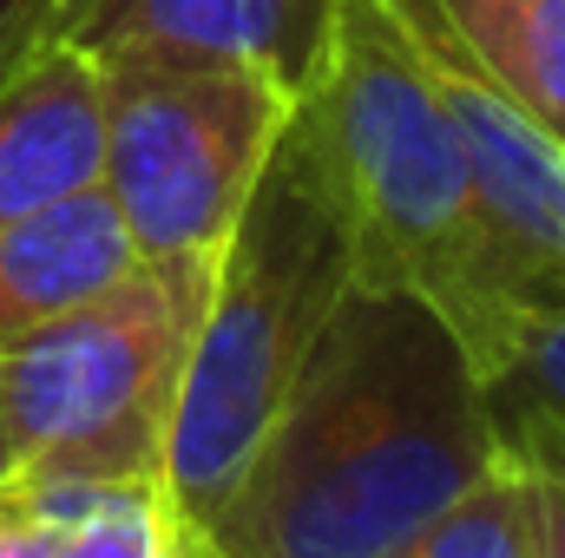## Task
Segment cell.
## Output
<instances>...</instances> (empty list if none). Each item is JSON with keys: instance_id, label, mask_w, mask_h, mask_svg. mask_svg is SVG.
I'll return each mask as SVG.
<instances>
[{"instance_id": "cell-1", "label": "cell", "mask_w": 565, "mask_h": 558, "mask_svg": "<svg viewBox=\"0 0 565 558\" xmlns=\"http://www.w3.org/2000/svg\"><path fill=\"white\" fill-rule=\"evenodd\" d=\"M500 453L487 375L454 322L415 289L349 282L204 533L217 558H395Z\"/></svg>"}, {"instance_id": "cell-2", "label": "cell", "mask_w": 565, "mask_h": 558, "mask_svg": "<svg viewBox=\"0 0 565 558\" xmlns=\"http://www.w3.org/2000/svg\"><path fill=\"white\" fill-rule=\"evenodd\" d=\"M289 144L349 237L355 282L427 296L473 368L520 309L553 302L487 217L460 126L395 0H329L296 79Z\"/></svg>"}, {"instance_id": "cell-3", "label": "cell", "mask_w": 565, "mask_h": 558, "mask_svg": "<svg viewBox=\"0 0 565 558\" xmlns=\"http://www.w3.org/2000/svg\"><path fill=\"white\" fill-rule=\"evenodd\" d=\"M349 282H355L349 237L329 197L316 191L302 151L282 132L250 204L237 211L217 250L178 382L171 440H164V486L198 526L244 480L250 453L282 415Z\"/></svg>"}, {"instance_id": "cell-4", "label": "cell", "mask_w": 565, "mask_h": 558, "mask_svg": "<svg viewBox=\"0 0 565 558\" xmlns=\"http://www.w3.org/2000/svg\"><path fill=\"white\" fill-rule=\"evenodd\" d=\"M211 270L132 264L93 302L7 342L0 415L13 440V466L79 473V480L164 473L178 382Z\"/></svg>"}, {"instance_id": "cell-5", "label": "cell", "mask_w": 565, "mask_h": 558, "mask_svg": "<svg viewBox=\"0 0 565 558\" xmlns=\"http://www.w3.org/2000/svg\"><path fill=\"white\" fill-rule=\"evenodd\" d=\"M99 93H106L99 184L113 191L139 244V264L211 270L270 151L289 132L296 86L264 66L99 53Z\"/></svg>"}, {"instance_id": "cell-6", "label": "cell", "mask_w": 565, "mask_h": 558, "mask_svg": "<svg viewBox=\"0 0 565 558\" xmlns=\"http://www.w3.org/2000/svg\"><path fill=\"white\" fill-rule=\"evenodd\" d=\"M422 40L427 66L440 79V99L460 126L473 184L487 217L500 224V237L520 250V264L553 289V302H565V144L553 132H540L460 46L454 33L434 20L427 0H395Z\"/></svg>"}, {"instance_id": "cell-7", "label": "cell", "mask_w": 565, "mask_h": 558, "mask_svg": "<svg viewBox=\"0 0 565 558\" xmlns=\"http://www.w3.org/2000/svg\"><path fill=\"white\" fill-rule=\"evenodd\" d=\"M329 0H60L40 26V46L66 40L99 53H178L264 66L277 79H302L322 40Z\"/></svg>"}, {"instance_id": "cell-8", "label": "cell", "mask_w": 565, "mask_h": 558, "mask_svg": "<svg viewBox=\"0 0 565 558\" xmlns=\"http://www.w3.org/2000/svg\"><path fill=\"white\" fill-rule=\"evenodd\" d=\"M106 93L86 46H33L0 73V230L99 184Z\"/></svg>"}, {"instance_id": "cell-9", "label": "cell", "mask_w": 565, "mask_h": 558, "mask_svg": "<svg viewBox=\"0 0 565 558\" xmlns=\"http://www.w3.org/2000/svg\"><path fill=\"white\" fill-rule=\"evenodd\" d=\"M139 264V244L106 184H86L0 230V348L93 302Z\"/></svg>"}, {"instance_id": "cell-10", "label": "cell", "mask_w": 565, "mask_h": 558, "mask_svg": "<svg viewBox=\"0 0 565 558\" xmlns=\"http://www.w3.org/2000/svg\"><path fill=\"white\" fill-rule=\"evenodd\" d=\"M46 519L53 558H217L211 533L178 506L164 473L145 480H79V473H26Z\"/></svg>"}, {"instance_id": "cell-11", "label": "cell", "mask_w": 565, "mask_h": 558, "mask_svg": "<svg viewBox=\"0 0 565 558\" xmlns=\"http://www.w3.org/2000/svg\"><path fill=\"white\" fill-rule=\"evenodd\" d=\"M454 46L565 144V0H427Z\"/></svg>"}, {"instance_id": "cell-12", "label": "cell", "mask_w": 565, "mask_h": 558, "mask_svg": "<svg viewBox=\"0 0 565 558\" xmlns=\"http://www.w3.org/2000/svg\"><path fill=\"white\" fill-rule=\"evenodd\" d=\"M395 558H533V493H526L520 453L507 447L493 460V473L467 500H454Z\"/></svg>"}, {"instance_id": "cell-13", "label": "cell", "mask_w": 565, "mask_h": 558, "mask_svg": "<svg viewBox=\"0 0 565 558\" xmlns=\"http://www.w3.org/2000/svg\"><path fill=\"white\" fill-rule=\"evenodd\" d=\"M487 375V395L507 401V408H533L553 427H565V302H546V309H520L493 355L480 362Z\"/></svg>"}, {"instance_id": "cell-14", "label": "cell", "mask_w": 565, "mask_h": 558, "mask_svg": "<svg viewBox=\"0 0 565 558\" xmlns=\"http://www.w3.org/2000/svg\"><path fill=\"white\" fill-rule=\"evenodd\" d=\"M507 447L526 466V493H533V558H565V427H553L533 408H507L493 401Z\"/></svg>"}, {"instance_id": "cell-15", "label": "cell", "mask_w": 565, "mask_h": 558, "mask_svg": "<svg viewBox=\"0 0 565 558\" xmlns=\"http://www.w3.org/2000/svg\"><path fill=\"white\" fill-rule=\"evenodd\" d=\"M60 0H0V73H13L33 46H40V26Z\"/></svg>"}, {"instance_id": "cell-16", "label": "cell", "mask_w": 565, "mask_h": 558, "mask_svg": "<svg viewBox=\"0 0 565 558\" xmlns=\"http://www.w3.org/2000/svg\"><path fill=\"white\" fill-rule=\"evenodd\" d=\"M13 473V440H7V415H0V480Z\"/></svg>"}]
</instances>
